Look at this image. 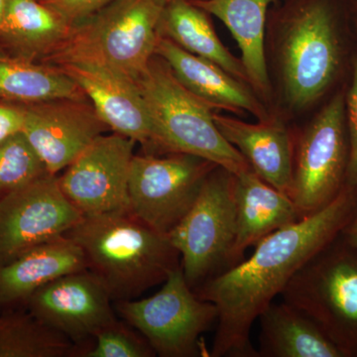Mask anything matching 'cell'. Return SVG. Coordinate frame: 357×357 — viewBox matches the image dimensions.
Listing matches in <instances>:
<instances>
[{"label": "cell", "mask_w": 357, "mask_h": 357, "mask_svg": "<svg viewBox=\"0 0 357 357\" xmlns=\"http://www.w3.org/2000/svg\"><path fill=\"white\" fill-rule=\"evenodd\" d=\"M356 50L344 0H275L264 40L272 116L314 114L347 86Z\"/></svg>", "instance_id": "2"}, {"label": "cell", "mask_w": 357, "mask_h": 357, "mask_svg": "<svg viewBox=\"0 0 357 357\" xmlns=\"http://www.w3.org/2000/svg\"><path fill=\"white\" fill-rule=\"evenodd\" d=\"M66 98L86 100L79 86L57 66L0 55V100L35 105Z\"/></svg>", "instance_id": "24"}, {"label": "cell", "mask_w": 357, "mask_h": 357, "mask_svg": "<svg viewBox=\"0 0 357 357\" xmlns=\"http://www.w3.org/2000/svg\"><path fill=\"white\" fill-rule=\"evenodd\" d=\"M49 174L22 131L0 143V197Z\"/></svg>", "instance_id": "26"}, {"label": "cell", "mask_w": 357, "mask_h": 357, "mask_svg": "<svg viewBox=\"0 0 357 357\" xmlns=\"http://www.w3.org/2000/svg\"><path fill=\"white\" fill-rule=\"evenodd\" d=\"M218 130L236 147L253 172L290 197L292 189L293 124L278 117L255 123L215 112Z\"/></svg>", "instance_id": "17"}, {"label": "cell", "mask_w": 357, "mask_h": 357, "mask_svg": "<svg viewBox=\"0 0 357 357\" xmlns=\"http://www.w3.org/2000/svg\"><path fill=\"white\" fill-rule=\"evenodd\" d=\"M77 347L29 312H0V357L75 356Z\"/></svg>", "instance_id": "25"}, {"label": "cell", "mask_w": 357, "mask_h": 357, "mask_svg": "<svg viewBox=\"0 0 357 357\" xmlns=\"http://www.w3.org/2000/svg\"><path fill=\"white\" fill-rule=\"evenodd\" d=\"M60 14L70 25L86 20L114 0H41Z\"/></svg>", "instance_id": "29"}, {"label": "cell", "mask_w": 357, "mask_h": 357, "mask_svg": "<svg viewBox=\"0 0 357 357\" xmlns=\"http://www.w3.org/2000/svg\"><path fill=\"white\" fill-rule=\"evenodd\" d=\"M155 55L165 60L178 82L213 110L239 117L250 114L258 121L274 117L250 84L215 63L185 51L171 40L160 37Z\"/></svg>", "instance_id": "16"}, {"label": "cell", "mask_w": 357, "mask_h": 357, "mask_svg": "<svg viewBox=\"0 0 357 357\" xmlns=\"http://www.w3.org/2000/svg\"><path fill=\"white\" fill-rule=\"evenodd\" d=\"M83 218L52 174L0 197V265L66 236Z\"/></svg>", "instance_id": "11"}, {"label": "cell", "mask_w": 357, "mask_h": 357, "mask_svg": "<svg viewBox=\"0 0 357 357\" xmlns=\"http://www.w3.org/2000/svg\"><path fill=\"white\" fill-rule=\"evenodd\" d=\"M159 34L250 84L243 61L222 43L211 14L191 0H167L160 18Z\"/></svg>", "instance_id": "22"}, {"label": "cell", "mask_w": 357, "mask_h": 357, "mask_svg": "<svg viewBox=\"0 0 357 357\" xmlns=\"http://www.w3.org/2000/svg\"><path fill=\"white\" fill-rule=\"evenodd\" d=\"M57 67L84 91L110 130L150 149L153 128L135 79L107 66L89 61H70Z\"/></svg>", "instance_id": "15"}, {"label": "cell", "mask_w": 357, "mask_h": 357, "mask_svg": "<svg viewBox=\"0 0 357 357\" xmlns=\"http://www.w3.org/2000/svg\"><path fill=\"white\" fill-rule=\"evenodd\" d=\"M136 83L153 128L150 149L201 157L234 175L250 170L218 130L213 109L178 82L165 60L154 55Z\"/></svg>", "instance_id": "4"}, {"label": "cell", "mask_w": 357, "mask_h": 357, "mask_svg": "<svg viewBox=\"0 0 357 357\" xmlns=\"http://www.w3.org/2000/svg\"><path fill=\"white\" fill-rule=\"evenodd\" d=\"M84 269V251L67 234L35 246L0 265V307L25 304L50 282Z\"/></svg>", "instance_id": "18"}, {"label": "cell", "mask_w": 357, "mask_h": 357, "mask_svg": "<svg viewBox=\"0 0 357 357\" xmlns=\"http://www.w3.org/2000/svg\"><path fill=\"white\" fill-rule=\"evenodd\" d=\"M345 88L302 123L293 124L290 198L300 218L321 211L344 189L349 159Z\"/></svg>", "instance_id": "7"}, {"label": "cell", "mask_w": 357, "mask_h": 357, "mask_svg": "<svg viewBox=\"0 0 357 357\" xmlns=\"http://www.w3.org/2000/svg\"><path fill=\"white\" fill-rule=\"evenodd\" d=\"M24 112L22 107L0 103V143L22 131Z\"/></svg>", "instance_id": "30"}, {"label": "cell", "mask_w": 357, "mask_h": 357, "mask_svg": "<svg viewBox=\"0 0 357 357\" xmlns=\"http://www.w3.org/2000/svg\"><path fill=\"white\" fill-rule=\"evenodd\" d=\"M70 25L41 0H7L0 37L21 57L48 56L69 36Z\"/></svg>", "instance_id": "23"}, {"label": "cell", "mask_w": 357, "mask_h": 357, "mask_svg": "<svg viewBox=\"0 0 357 357\" xmlns=\"http://www.w3.org/2000/svg\"><path fill=\"white\" fill-rule=\"evenodd\" d=\"M112 302L102 280L84 269L40 288L25 305L45 326L69 338L77 354L96 333L116 321Z\"/></svg>", "instance_id": "13"}, {"label": "cell", "mask_w": 357, "mask_h": 357, "mask_svg": "<svg viewBox=\"0 0 357 357\" xmlns=\"http://www.w3.org/2000/svg\"><path fill=\"white\" fill-rule=\"evenodd\" d=\"M22 132L43 161L57 175L86 147L109 130L86 100H56L23 107Z\"/></svg>", "instance_id": "14"}, {"label": "cell", "mask_w": 357, "mask_h": 357, "mask_svg": "<svg viewBox=\"0 0 357 357\" xmlns=\"http://www.w3.org/2000/svg\"><path fill=\"white\" fill-rule=\"evenodd\" d=\"M236 234L229 268L244 259L246 249L301 220L290 197L267 184L252 169L236 175Z\"/></svg>", "instance_id": "19"}, {"label": "cell", "mask_w": 357, "mask_h": 357, "mask_svg": "<svg viewBox=\"0 0 357 357\" xmlns=\"http://www.w3.org/2000/svg\"><path fill=\"white\" fill-rule=\"evenodd\" d=\"M281 296L311 318L344 357H357V250L342 234L294 275Z\"/></svg>", "instance_id": "6"}, {"label": "cell", "mask_w": 357, "mask_h": 357, "mask_svg": "<svg viewBox=\"0 0 357 357\" xmlns=\"http://www.w3.org/2000/svg\"><path fill=\"white\" fill-rule=\"evenodd\" d=\"M167 0H114L72 26L69 36L47 57L55 65L89 61L137 79L155 55Z\"/></svg>", "instance_id": "5"}, {"label": "cell", "mask_w": 357, "mask_h": 357, "mask_svg": "<svg viewBox=\"0 0 357 357\" xmlns=\"http://www.w3.org/2000/svg\"><path fill=\"white\" fill-rule=\"evenodd\" d=\"M217 164L183 153L134 155L129 173V211L168 236L196 201Z\"/></svg>", "instance_id": "10"}, {"label": "cell", "mask_w": 357, "mask_h": 357, "mask_svg": "<svg viewBox=\"0 0 357 357\" xmlns=\"http://www.w3.org/2000/svg\"><path fill=\"white\" fill-rule=\"evenodd\" d=\"M67 236L84 251L88 269L114 302L137 299L181 266L180 253L169 236L130 211L84 217Z\"/></svg>", "instance_id": "3"}, {"label": "cell", "mask_w": 357, "mask_h": 357, "mask_svg": "<svg viewBox=\"0 0 357 357\" xmlns=\"http://www.w3.org/2000/svg\"><path fill=\"white\" fill-rule=\"evenodd\" d=\"M345 117L349 133V159L345 185L357 192V50L345 88Z\"/></svg>", "instance_id": "28"}, {"label": "cell", "mask_w": 357, "mask_h": 357, "mask_svg": "<svg viewBox=\"0 0 357 357\" xmlns=\"http://www.w3.org/2000/svg\"><path fill=\"white\" fill-rule=\"evenodd\" d=\"M236 234V175L218 166L204 180L191 208L168 234L192 290L229 268Z\"/></svg>", "instance_id": "8"}, {"label": "cell", "mask_w": 357, "mask_h": 357, "mask_svg": "<svg viewBox=\"0 0 357 357\" xmlns=\"http://www.w3.org/2000/svg\"><path fill=\"white\" fill-rule=\"evenodd\" d=\"M275 0H203L192 1L215 16L231 32L241 51L249 83L269 109L271 102L265 62L268 13ZM270 112V110H269Z\"/></svg>", "instance_id": "20"}, {"label": "cell", "mask_w": 357, "mask_h": 357, "mask_svg": "<svg viewBox=\"0 0 357 357\" xmlns=\"http://www.w3.org/2000/svg\"><path fill=\"white\" fill-rule=\"evenodd\" d=\"M191 1H203V0H191Z\"/></svg>", "instance_id": "34"}, {"label": "cell", "mask_w": 357, "mask_h": 357, "mask_svg": "<svg viewBox=\"0 0 357 357\" xmlns=\"http://www.w3.org/2000/svg\"><path fill=\"white\" fill-rule=\"evenodd\" d=\"M262 357H344L311 318L286 302H272L258 318Z\"/></svg>", "instance_id": "21"}, {"label": "cell", "mask_w": 357, "mask_h": 357, "mask_svg": "<svg viewBox=\"0 0 357 357\" xmlns=\"http://www.w3.org/2000/svg\"><path fill=\"white\" fill-rule=\"evenodd\" d=\"M356 211L357 192L344 185L325 208L272 232L248 258L195 289L218 310L210 356H259L250 342L255 321L294 275L342 234Z\"/></svg>", "instance_id": "1"}, {"label": "cell", "mask_w": 357, "mask_h": 357, "mask_svg": "<svg viewBox=\"0 0 357 357\" xmlns=\"http://www.w3.org/2000/svg\"><path fill=\"white\" fill-rule=\"evenodd\" d=\"M115 310L161 357L199 356L202 335L217 325L218 318L217 306L198 297L181 266L151 297L115 302Z\"/></svg>", "instance_id": "9"}, {"label": "cell", "mask_w": 357, "mask_h": 357, "mask_svg": "<svg viewBox=\"0 0 357 357\" xmlns=\"http://www.w3.org/2000/svg\"><path fill=\"white\" fill-rule=\"evenodd\" d=\"M344 2L357 38V0H344Z\"/></svg>", "instance_id": "32"}, {"label": "cell", "mask_w": 357, "mask_h": 357, "mask_svg": "<svg viewBox=\"0 0 357 357\" xmlns=\"http://www.w3.org/2000/svg\"><path fill=\"white\" fill-rule=\"evenodd\" d=\"M135 144L121 134H102L59 178L65 196L84 217L130 211L128 182Z\"/></svg>", "instance_id": "12"}, {"label": "cell", "mask_w": 357, "mask_h": 357, "mask_svg": "<svg viewBox=\"0 0 357 357\" xmlns=\"http://www.w3.org/2000/svg\"><path fill=\"white\" fill-rule=\"evenodd\" d=\"M6 4L7 0H0V26H1L4 13H6Z\"/></svg>", "instance_id": "33"}, {"label": "cell", "mask_w": 357, "mask_h": 357, "mask_svg": "<svg viewBox=\"0 0 357 357\" xmlns=\"http://www.w3.org/2000/svg\"><path fill=\"white\" fill-rule=\"evenodd\" d=\"M340 234L349 245L357 250V211Z\"/></svg>", "instance_id": "31"}, {"label": "cell", "mask_w": 357, "mask_h": 357, "mask_svg": "<svg viewBox=\"0 0 357 357\" xmlns=\"http://www.w3.org/2000/svg\"><path fill=\"white\" fill-rule=\"evenodd\" d=\"M93 347L84 349L81 357H153L151 345L139 332H134L119 319L100 331Z\"/></svg>", "instance_id": "27"}]
</instances>
